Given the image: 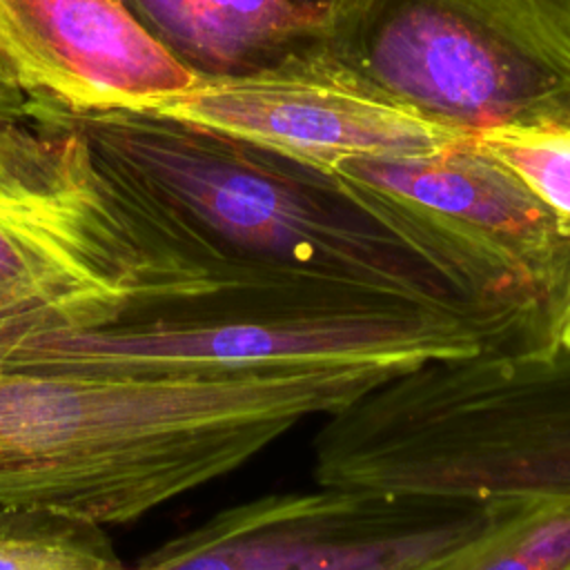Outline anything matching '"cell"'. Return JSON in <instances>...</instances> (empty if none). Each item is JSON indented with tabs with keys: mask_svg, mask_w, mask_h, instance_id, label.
Listing matches in <instances>:
<instances>
[{
	"mask_svg": "<svg viewBox=\"0 0 570 570\" xmlns=\"http://www.w3.org/2000/svg\"><path fill=\"white\" fill-rule=\"evenodd\" d=\"M27 118L73 127L258 316L421 309L476 323L494 350L523 347L508 323L481 312L327 167L136 107L76 109L29 98Z\"/></svg>",
	"mask_w": 570,
	"mask_h": 570,
	"instance_id": "cell-1",
	"label": "cell"
},
{
	"mask_svg": "<svg viewBox=\"0 0 570 570\" xmlns=\"http://www.w3.org/2000/svg\"><path fill=\"white\" fill-rule=\"evenodd\" d=\"M396 374L283 365L136 379L0 365V508H45L105 528L138 521Z\"/></svg>",
	"mask_w": 570,
	"mask_h": 570,
	"instance_id": "cell-2",
	"label": "cell"
},
{
	"mask_svg": "<svg viewBox=\"0 0 570 570\" xmlns=\"http://www.w3.org/2000/svg\"><path fill=\"white\" fill-rule=\"evenodd\" d=\"M227 314L252 316L73 127L0 120V361L31 338Z\"/></svg>",
	"mask_w": 570,
	"mask_h": 570,
	"instance_id": "cell-3",
	"label": "cell"
},
{
	"mask_svg": "<svg viewBox=\"0 0 570 570\" xmlns=\"http://www.w3.org/2000/svg\"><path fill=\"white\" fill-rule=\"evenodd\" d=\"M325 51L465 134L570 122V0H343Z\"/></svg>",
	"mask_w": 570,
	"mask_h": 570,
	"instance_id": "cell-4",
	"label": "cell"
},
{
	"mask_svg": "<svg viewBox=\"0 0 570 570\" xmlns=\"http://www.w3.org/2000/svg\"><path fill=\"white\" fill-rule=\"evenodd\" d=\"M523 350H552L550 309L570 276V236L472 136L441 151L330 167Z\"/></svg>",
	"mask_w": 570,
	"mask_h": 570,
	"instance_id": "cell-5",
	"label": "cell"
},
{
	"mask_svg": "<svg viewBox=\"0 0 570 570\" xmlns=\"http://www.w3.org/2000/svg\"><path fill=\"white\" fill-rule=\"evenodd\" d=\"M492 347L472 321L421 309L321 321L229 314L31 338L0 365L136 379L232 376L283 365H372L403 374Z\"/></svg>",
	"mask_w": 570,
	"mask_h": 570,
	"instance_id": "cell-6",
	"label": "cell"
},
{
	"mask_svg": "<svg viewBox=\"0 0 570 570\" xmlns=\"http://www.w3.org/2000/svg\"><path fill=\"white\" fill-rule=\"evenodd\" d=\"M505 501L316 483L223 508L127 570H421L488 530Z\"/></svg>",
	"mask_w": 570,
	"mask_h": 570,
	"instance_id": "cell-7",
	"label": "cell"
},
{
	"mask_svg": "<svg viewBox=\"0 0 570 570\" xmlns=\"http://www.w3.org/2000/svg\"><path fill=\"white\" fill-rule=\"evenodd\" d=\"M136 109L327 169L345 158L425 156L470 136L381 91L327 53L249 76L194 80Z\"/></svg>",
	"mask_w": 570,
	"mask_h": 570,
	"instance_id": "cell-8",
	"label": "cell"
},
{
	"mask_svg": "<svg viewBox=\"0 0 570 570\" xmlns=\"http://www.w3.org/2000/svg\"><path fill=\"white\" fill-rule=\"evenodd\" d=\"M0 58L29 98L76 109L142 107L196 80L118 0H0Z\"/></svg>",
	"mask_w": 570,
	"mask_h": 570,
	"instance_id": "cell-9",
	"label": "cell"
},
{
	"mask_svg": "<svg viewBox=\"0 0 570 570\" xmlns=\"http://www.w3.org/2000/svg\"><path fill=\"white\" fill-rule=\"evenodd\" d=\"M196 80L325 56L343 0H120Z\"/></svg>",
	"mask_w": 570,
	"mask_h": 570,
	"instance_id": "cell-10",
	"label": "cell"
},
{
	"mask_svg": "<svg viewBox=\"0 0 570 570\" xmlns=\"http://www.w3.org/2000/svg\"><path fill=\"white\" fill-rule=\"evenodd\" d=\"M421 570H570V499H508L488 530Z\"/></svg>",
	"mask_w": 570,
	"mask_h": 570,
	"instance_id": "cell-11",
	"label": "cell"
},
{
	"mask_svg": "<svg viewBox=\"0 0 570 570\" xmlns=\"http://www.w3.org/2000/svg\"><path fill=\"white\" fill-rule=\"evenodd\" d=\"M0 570H127L107 528L45 508H0Z\"/></svg>",
	"mask_w": 570,
	"mask_h": 570,
	"instance_id": "cell-12",
	"label": "cell"
},
{
	"mask_svg": "<svg viewBox=\"0 0 570 570\" xmlns=\"http://www.w3.org/2000/svg\"><path fill=\"white\" fill-rule=\"evenodd\" d=\"M470 136L505 165L570 236V122L497 125Z\"/></svg>",
	"mask_w": 570,
	"mask_h": 570,
	"instance_id": "cell-13",
	"label": "cell"
},
{
	"mask_svg": "<svg viewBox=\"0 0 570 570\" xmlns=\"http://www.w3.org/2000/svg\"><path fill=\"white\" fill-rule=\"evenodd\" d=\"M29 96L18 82L11 67L0 58V120L27 118Z\"/></svg>",
	"mask_w": 570,
	"mask_h": 570,
	"instance_id": "cell-14",
	"label": "cell"
},
{
	"mask_svg": "<svg viewBox=\"0 0 570 570\" xmlns=\"http://www.w3.org/2000/svg\"><path fill=\"white\" fill-rule=\"evenodd\" d=\"M548 338L552 347L570 352V276L566 278L548 321Z\"/></svg>",
	"mask_w": 570,
	"mask_h": 570,
	"instance_id": "cell-15",
	"label": "cell"
},
{
	"mask_svg": "<svg viewBox=\"0 0 570 570\" xmlns=\"http://www.w3.org/2000/svg\"><path fill=\"white\" fill-rule=\"evenodd\" d=\"M118 2H120V0H118Z\"/></svg>",
	"mask_w": 570,
	"mask_h": 570,
	"instance_id": "cell-16",
	"label": "cell"
}]
</instances>
